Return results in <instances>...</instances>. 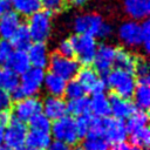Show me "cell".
<instances>
[{
    "label": "cell",
    "instance_id": "7402d4cb",
    "mask_svg": "<svg viewBox=\"0 0 150 150\" xmlns=\"http://www.w3.org/2000/svg\"><path fill=\"white\" fill-rule=\"evenodd\" d=\"M89 111H91L94 116L98 118L108 117L110 114V104L109 97L105 95V93L94 94L91 98H89Z\"/></svg>",
    "mask_w": 150,
    "mask_h": 150
},
{
    "label": "cell",
    "instance_id": "ab89813d",
    "mask_svg": "<svg viewBox=\"0 0 150 150\" xmlns=\"http://www.w3.org/2000/svg\"><path fill=\"white\" fill-rule=\"evenodd\" d=\"M12 105V96L9 93L0 89V111L9 110Z\"/></svg>",
    "mask_w": 150,
    "mask_h": 150
},
{
    "label": "cell",
    "instance_id": "681fc988",
    "mask_svg": "<svg viewBox=\"0 0 150 150\" xmlns=\"http://www.w3.org/2000/svg\"><path fill=\"white\" fill-rule=\"evenodd\" d=\"M73 150H83V149H82V148H80V146H79V148H75V149H73Z\"/></svg>",
    "mask_w": 150,
    "mask_h": 150
},
{
    "label": "cell",
    "instance_id": "c3c4849f",
    "mask_svg": "<svg viewBox=\"0 0 150 150\" xmlns=\"http://www.w3.org/2000/svg\"><path fill=\"white\" fill-rule=\"evenodd\" d=\"M0 150H12V149H9L7 145H0Z\"/></svg>",
    "mask_w": 150,
    "mask_h": 150
},
{
    "label": "cell",
    "instance_id": "f1b7e54d",
    "mask_svg": "<svg viewBox=\"0 0 150 150\" xmlns=\"http://www.w3.org/2000/svg\"><path fill=\"white\" fill-rule=\"evenodd\" d=\"M148 121H149V116H148L146 111L139 110V109H135V111L127 118L125 127H127L128 134L134 131V130H137V129H141L143 127H146Z\"/></svg>",
    "mask_w": 150,
    "mask_h": 150
},
{
    "label": "cell",
    "instance_id": "83f0119b",
    "mask_svg": "<svg viewBox=\"0 0 150 150\" xmlns=\"http://www.w3.org/2000/svg\"><path fill=\"white\" fill-rule=\"evenodd\" d=\"M67 112L76 117L88 115L90 112L89 111V98L83 95L81 97L69 100L67 102Z\"/></svg>",
    "mask_w": 150,
    "mask_h": 150
},
{
    "label": "cell",
    "instance_id": "30bf717a",
    "mask_svg": "<svg viewBox=\"0 0 150 150\" xmlns=\"http://www.w3.org/2000/svg\"><path fill=\"white\" fill-rule=\"evenodd\" d=\"M127 135H128V130L123 121L114 117L102 118L101 136L108 143L117 144V143L124 142V139L127 138Z\"/></svg>",
    "mask_w": 150,
    "mask_h": 150
},
{
    "label": "cell",
    "instance_id": "ba28073f",
    "mask_svg": "<svg viewBox=\"0 0 150 150\" xmlns=\"http://www.w3.org/2000/svg\"><path fill=\"white\" fill-rule=\"evenodd\" d=\"M76 77H77V82L81 84L84 93H89L91 95L100 94V93H104L107 88L104 80L101 79L100 74L93 67L86 66L81 68Z\"/></svg>",
    "mask_w": 150,
    "mask_h": 150
},
{
    "label": "cell",
    "instance_id": "9a60e30c",
    "mask_svg": "<svg viewBox=\"0 0 150 150\" xmlns=\"http://www.w3.org/2000/svg\"><path fill=\"white\" fill-rule=\"evenodd\" d=\"M109 104H110V114H112L114 118L121 121L127 120L135 111V105L130 98L121 97L114 94L109 96Z\"/></svg>",
    "mask_w": 150,
    "mask_h": 150
},
{
    "label": "cell",
    "instance_id": "e0dca14e",
    "mask_svg": "<svg viewBox=\"0 0 150 150\" xmlns=\"http://www.w3.org/2000/svg\"><path fill=\"white\" fill-rule=\"evenodd\" d=\"M26 52L32 67L40 69H45L46 67H48L50 55L45 42H34L28 47Z\"/></svg>",
    "mask_w": 150,
    "mask_h": 150
},
{
    "label": "cell",
    "instance_id": "f35d334b",
    "mask_svg": "<svg viewBox=\"0 0 150 150\" xmlns=\"http://www.w3.org/2000/svg\"><path fill=\"white\" fill-rule=\"evenodd\" d=\"M14 52V47L12 46L11 41L8 40H1L0 41V60L2 61H7L9 59V56L13 54Z\"/></svg>",
    "mask_w": 150,
    "mask_h": 150
},
{
    "label": "cell",
    "instance_id": "ac0fdd59",
    "mask_svg": "<svg viewBox=\"0 0 150 150\" xmlns=\"http://www.w3.org/2000/svg\"><path fill=\"white\" fill-rule=\"evenodd\" d=\"M21 26V16L14 11H9L0 18V36L2 40H11Z\"/></svg>",
    "mask_w": 150,
    "mask_h": 150
},
{
    "label": "cell",
    "instance_id": "ffe728a7",
    "mask_svg": "<svg viewBox=\"0 0 150 150\" xmlns=\"http://www.w3.org/2000/svg\"><path fill=\"white\" fill-rule=\"evenodd\" d=\"M132 100L135 108L139 110L146 111V109L150 107V86L149 81H139L136 82L135 90L132 93Z\"/></svg>",
    "mask_w": 150,
    "mask_h": 150
},
{
    "label": "cell",
    "instance_id": "603a6c76",
    "mask_svg": "<svg viewBox=\"0 0 150 150\" xmlns=\"http://www.w3.org/2000/svg\"><path fill=\"white\" fill-rule=\"evenodd\" d=\"M50 142H52L50 132L38 131V130H32V129H29L27 131V136H26V141H25L27 146L36 149V150L46 149Z\"/></svg>",
    "mask_w": 150,
    "mask_h": 150
},
{
    "label": "cell",
    "instance_id": "d6a6232c",
    "mask_svg": "<svg viewBox=\"0 0 150 150\" xmlns=\"http://www.w3.org/2000/svg\"><path fill=\"white\" fill-rule=\"evenodd\" d=\"M29 128L32 130H38V131H45V132H49L50 131V125L52 122L48 117H46L42 112L35 115L34 117H32L29 121Z\"/></svg>",
    "mask_w": 150,
    "mask_h": 150
},
{
    "label": "cell",
    "instance_id": "7bdbcfd3",
    "mask_svg": "<svg viewBox=\"0 0 150 150\" xmlns=\"http://www.w3.org/2000/svg\"><path fill=\"white\" fill-rule=\"evenodd\" d=\"M13 116H12V112L9 110H4V111H0V127H6L11 121H12Z\"/></svg>",
    "mask_w": 150,
    "mask_h": 150
},
{
    "label": "cell",
    "instance_id": "cb8c5ba5",
    "mask_svg": "<svg viewBox=\"0 0 150 150\" xmlns=\"http://www.w3.org/2000/svg\"><path fill=\"white\" fill-rule=\"evenodd\" d=\"M12 9L20 16H30L41 9L40 0H9Z\"/></svg>",
    "mask_w": 150,
    "mask_h": 150
},
{
    "label": "cell",
    "instance_id": "277c9868",
    "mask_svg": "<svg viewBox=\"0 0 150 150\" xmlns=\"http://www.w3.org/2000/svg\"><path fill=\"white\" fill-rule=\"evenodd\" d=\"M27 29L34 42H46L53 32L52 15L46 11H38L28 16Z\"/></svg>",
    "mask_w": 150,
    "mask_h": 150
},
{
    "label": "cell",
    "instance_id": "44dd1931",
    "mask_svg": "<svg viewBox=\"0 0 150 150\" xmlns=\"http://www.w3.org/2000/svg\"><path fill=\"white\" fill-rule=\"evenodd\" d=\"M7 68H9L16 75H22L30 68V62L26 50H18L14 49L13 54L6 61Z\"/></svg>",
    "mask_w": 150,
    "mask_h": 150
},
{
    "label": "cell",
    "instance_id": "8fae6325",
    "mask_svg": "<svg viewBox=\"0 0 150 150\" xmlns=\"http://www.w3.org/2000/svg\"><path fill=\"white\" fill-rule=\"evenodd\" d=\"M117 48L108 42H103L97 46L95 57L93 60L94 69L98 74H107L112 69V66L115 64V56H116Z\"/></svg>",
    "mask_w": 150,
    "mask_h": 150
},
{
    "label": "cell",
    "instance_id": "7c38bea8",
    "mask_svg": "<svg viewBox=\"0 0 150 150\" xmlns=\"http://www.w3.org/2000/svg\"><path fill=\"white\" fill-rule=\"evenodd\" d=\"M28 128L25 123L12 118V121L6 125L4 131V142L9 149L18 150L23 146L26 136H27Z\"/></svg>",
    "mask_w": 150,
    "mask_h": 150
},
{
    "label": "cell",
    "instance_id": "74e56055",
    "mask_svg": "<svg viewBox=\"0 0 150 150\" xmlns=\"http://www.w3.org/2000/svg\"><path fill=\"white\" fill-rule=\"evenodd\" d=\"M57 54L67 57H74V43L71 38L63 39L57 45Z\"/></svg>",
    "mask_w": 150,
    "mask_h": 150
},
{
    "label": "cell",
    "instance_id": "f6af8a7d",
    "mask_svg": "<svg viewBox=\"0 0 150 150\" xmlns=\"http://www.w3.org/2000/svg\"><path fill=\"white\" fill-rule=\"evenodd\" d=\"M87 2H88V0H70V4H71L74 7H77V8L83 7Z\"/></svg>",
    "mask_w": 150,
    "mask_h": 150
},
{
    "label": "cell",
    "instance_id": "7a4b0ae2",
    "mask_svg": "<svg viewBox=\"0 0 150 150\" xmlns=\"http://www.w3.org/2000/svg\"><path fill=\"white\" fill-rule=\"evenodd\" d=\"M104 83L114 95L130 98L136 87V79L130 71L120 68H112L105 74Z\"/></svg>",
    "mask_w": 150,
    "mask_h": 150
},
{
    "label": "cell",
    "instance_id": "8992f818",
    "mask_svg": "<svg viewBox=\"0 0 150 150\" xmlns=\"http://www.w3.org/2000/svg\"><path fill=\"white\" fill-rule=\"evenodd\" d=\"M71 39L74 43V56H76L75 60L84 67L91 64L98 46L96 39L88 35H75Z\"/></svg>",
    "mask_w": 150,
    "mask_h": 150
},
{
    "label": "cell",
    "instance_id": "d590c367",
    "mask_svg": "<svg viewBox=\"0 0 150 150\" xmlns=\"http://www.w3.org/2000/svg\"><path fill=\"white\" fill-rule=\"evenodd\" d=\"M141 46L145 53L150 52V23L148 19L141 22Z\"/></svg>",
    "mask_w": 150,
    "mask_h": 150
},
{
    "label": "cell",
    "instance_id": "4dcf8cb0",
    "mask_svg": "<svg viewBox=\"0 0 150 150\" xmlns=\"http://www.w3.org/2000/svg\"><path fill=\"white\" fill-rule=\"evenodd\" d=\"M81 148L83 150H109V143L101 135H87Z\"/></svg>",
    "mask_w": 150,
    "mask_h": 150
},
{
    "label": "cell",
    "instance_id": "d6986e66",
    "mask_svg": "<svg viewBox=\"0 0 150 150\" xmlns=\"http://www.w3.org/2000/svg\"><path fill=\"white\" fill-rule=\"evenodd\" d=\"M66 86H67V81L63 80L62 77H60V76H57L50 71L45 74L42 88L46 90L48 96L62 97L64 95Z\"/></svg>",
    "mask_w": 150,
    "mask_h": 150
},
{
    "label": "cell",
    "instance_id": "2e32d148",
    "mask_svg": "<svg viewBox=\"0 0 150 150\" xmlns=\"http://www.w3.org/2000/svg\"><path fill=\"white\" fill-rule=\"evenodd\" d=\"M123 11L129 19L145 20L150 14V0H123Z\"/></svg>",
    "mask_w": 150,
    "mask_h": 150
},
{
    "label": "cell",
    "instance_id": "7dc6e473",
    "mask_svg": "<svg viewBox=\"0 0 150 150\" xmlns=\"http://www.w3.org/2000/svg\"><path fill=\"white\" fill-rule=\"evenodd\" d=\"M18 150H36V149H33V148H29V146H22V148L18 149Z\"/></svg>",
    "mask_w": 150,
    "mask_h": 150
},
{
    "label": "cell",
    "instance_id": "8d00e7d4",
    "mask_svg": "<svg viewBox=\"0 0 150 150\" xmlns=\"http://www.w3.org/2000/svg\"><path fill=\"white\" fill-rule=\"evenodd\" d=\"M40 1H41V7H43L45 11L48 12L49 14L60 13L66 6V0H40Z\"/></svg>",
    "mask_w": 150,
    "mask_h": 150
},
{
    "label": "cell",
    "instance_id": "1f68e13d",
    "mask_svg": "<svg viewBox=\"0 0 150 150\" xmlns=\"http://www.w3.org/2000/svg\"><path fill=\"white\" fill-rule=\"evenodd\" d=\"M132 74L136 79V82L149 81V63L144 57H136Z\"/></svg>",
    "mask_w": 150,
    "mask_h": 150
},
{
    "label": "cell",
    "instance_id": "e575fe53",
    "mask_svg": "<svg viewBox=\"0 0 150 150\" xmlns=\"http://www.w3.org/2000/svg\"><path fill=\"white\" fill-rule=\"evenodd\" d=\"M75 121H76V128H77V132H79L80 138H84L90 131L93 116H90L89 114L83 115V116L77 117Z\"/></svg>",
    "mask_w": 150,
    "mask_h": 150
},
{
    "label": "cell",
    "instance_id": "f546056e",
    "mask_svg": "<svg viewBox=\"0 0 150 150\" xmlns=\"http://www.w3.org/2000/svg\"><path fill=\"white\" fill-rule=\"evenodd\" d=\"M130 134V141L131 144H134L135 146L139 148V149H146L149 143H150V130L146 127H143L141 129L134 130Z\"/></svg>",
    "mask_w": 150,
    "mask_h": 150
},
{
    "label": "cell",
    "instance_id": "484cf974",
    "mask_svg": "<svg viewBox=\"0 0 150 150\" xmlns=\"http://www.w3.org/2000/svg\"><path fill=\"white\" fill-rule=\"evenodd\" d=\"M135 61H136V56L129 52L125 48H118L116 50V56H115V64L116 68L127 70L132 73L134 66H135Z\"/></svg>",
    "mask_w": 150,
    "mask_h": 150
},
{
    "label": "cell",
    "instance_id": "f907efd6",
    "mask_svg": "<svg viewBox=\"0 0 150 150\" xmlns=\"http://www.w3.org/2000/svg\"><path fill=\"white\" fill-rule=\"evenodd\" d=\"M1 40H2V39H1V36H0V41H1Z\"/></svg>",
    "mask_w": 150,
    "mask_h": 150
},
{
    "label": "cell",
    "instance_id": "5b68a950",
    "mask_svg": "<svg viewBox=\"0 0 150 150\" xmlns=\"http://www.w3.org/2000/svg\"><path fill=\"white\" fill-rule=\"evenodd\" d=\"M50 136L55 141L63 142L68 145H75L80 141V136L76 128V121L73 116H63L55 120L50 125Z\"/></svg>",
    "mask_w": 150,
    "mask_h": 150
},
{
    "label": "cell",
    "instance_id": "9c48e42d",
    "mask_svg": "<svg viewBox=\"0 0 150 150\" xmlns=\"http://www.w3.org/2000/svg\"><path fill=\"white\" fill-rule=\"evenodd\" d=\"M117 39L125 48H136L141 46V22L125 20L117 28Z\"/></svg>",
    "mask_w": 150,
    "mask_h": 150
},
{
    "label": "cell",
    "instance_id": "6da1fadb",
    "mask_svg": "<svg viewBox=\"0 0 150 150\" xmlns=\"http://www.w3.org/2000/svg\"><path fill=\"white\" fill-rule=\"evenodd\" d=\"M73 29L76 35H88L95 39H107L112 33L110 23L97 13H82L76 15L73 20Z\"/></svg>",
    "mask_w": 150,
    "mask_h": 150
},
{
    "label": "cell",
    "instance_id": "bcb514c9",
    "mask_svg": "<svg viewBox=\"0 0 150 150\" xmlns=\"http://www.w3.org/2000/svg\"><path fill=\"white\" fill-rule=\"evenodd\" d=\"M4 131H5V128L4 127H0V145L4 142Z\"/></svg>",
    "mask_w": 150,
    "mask_h": 150
},
{
    "label": "cell",
    "instance_id": "4316f807",
    "mask_svg": "<svg viewBox=\"0 0 150 150\" xmlns=\"http://www.w3.org/2000/svg\"><path fill=\"white\" fill-rule=\"evenodd\" d=\"M32 38L26 26H20L19 29L14 33V35L11 38V43L14 47V49L18 50H27L28 47L32 45Z\"/></svg>",
    "mask_w": 150,
    "mask_h": 150
},
{
    "label": "cell",
    "instance_id": "d4e9b609",
    "mask_svg": "<svg viewBox=\"0 0 150 150\" xmlns=\"http://www.w3.org/2000/svg\"><path fill=\"white\" fill-rule=\"evenodd\" d=\"M19 86V75L7 67H0V89L12 94Z\"/></svg>",
    "mask_w": 150,
    "mask_h": 150
},
{
    "label": "cell",
    "instance_id": "836d02e7",
    "mask_svg": "<svg viewBox=\"0 0 150 150\" xmlns=\"http://www.w3.org/2000/svg\"><path fill=\"white\" fill-rule=\"evenodd\" d=\"M64 95H66V97L68 100H74V98L83 96L84 95V90L81 87V84L77 82V80H70L69 82H67Z\"/></svg>",
    "mask_w": 150,
    "mask_h": 150
},
{
    "label": "cell",
    "instance_id": "60d3db41",
    "mask_svg": "<svg viewBox=\"0 0 150 150\" xmlns=\"http://www.w3.org/2000/svg\"><path fill=\"white\" fill-rule=\"evenodd\" d=\"M46 150H71L70 145L60 142V141H53L49 143V145L46 148Z\"/></svg>",
    "mask_w": 150,
    "mask_h": 150
},
{
    "label": "cell",
    "instance_id": "816d5d0a",
    "mask_svg": "<svg viewBox=\"0 0 150 150\" xmlns=\"http://www.w3.org/2000/svg\"><path fill=\"white\" fill-rule=\"evenodd\" d=\"M0 64H1V60H0Z\"/></svg>",
    "mask_w": 150,
    "mask_h": 150
},
{
    "label": "cell",
    "instance_id": "4fadbf2b",
    "mask_svg": "<svg viewBox=\"0 0 150 150\" xmlns=\"http://www.w3.org/2000/svg\"><path fill=\"white\" fill-rule=\"evenodd\" d=\"M41 112V101L39 97L33 96V97H25L19 101L13 107V112L12 116L13 118L26 123L28 122L32 117Z\"/></svg>",
    "mask_w": 150,
    "mask_h": 150
},
{
    "label": "cell",
    "instance_id": "52a82bcc",
    "mask_svg": "<svg viewBox=\"0 0 150 150\" xmlns=\"http://www.w3.org/2000/svg\"><path fill=\"white\" fill-rule=\"evenodd\" d=\"M48 67L50 68V73L62 77L66 81L74 80L80 70V63L74 57L62 56L57 53L49 57Z\"/></svg>",
    "mask_w": 150,
    "mask_h": 150
},
{
    "label": "cell",
    "instance_id": "b9f144b4",
    "mask_svg": "<svg viewBox=\"0 0 150 150\" xmlns=\"http://www.w3.org/2000/svg\"><path fill=\"white\" fill-rule=\"evenodd\" d=\"M111 150H142V149L135 146V145L131 144V143H128V142H121V143L114 144V146H112Z\"/></svg>",
    "mask_w": 150,
    "mask_h": 150
},
{
    "label": "cell",
    "instance_id": "ee69618b",
    "mask_svg": "<svg viewBox=\"0 0 150 150\" xmlns=\"http://www.w3.org/2000/svg\"><path fill=\"white\" fill-rule=\"evenodd\" d=\"M9 11H12L9 0H0V18L8 13Z\"/></svg>",
    "mask_w": 150,
    "mask_h": 150
},
{
    "label": "cell",
    "instance_id": "3957f363",
    "mask_svg": "<svg viewBox=\"0 0 150 150\" xmlns=\"http://www.w3.org/2000/svg\"><path fill=\"white\" fill-rule=\"evenodd\" d=\"M45 74L46 73L43 71V69L30 67L19 79L18 88L11 94L12 98H14L15 101H19L25 97L36 96L42 89Z\"/></svg>",
    "mask_w": 150,
    "mask_h": 150
},
{
    "label": "cell",
    "instance_id": "5bb4252c",
    "mask_svg": "<svg viewBox=\"0 0 150 150\" xmlns=\"http://www.w3.org/2000/svg\"><path fill=\"white\" fill-rule=\"evenodd\" d=\"M41 112L50 121L59 120L67 115V102L62 97L47 96L41 101Z\"/></svg>",
    "mask_w": 150,
    "mask_h": 150
}]
</instances>
